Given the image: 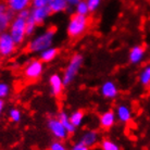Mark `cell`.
Here are the masks:
<instances>
[{"instance_id":"44dd1931","label":"cell","mask_w":150,"mask_h":150,"mask_svg":"<svg viewBox=\"0 0 150 150\" xmlns=\"http://www.w3.org/2000/svg\"><path fill=\"white\" fill-rule=\"evenodd\" d=\"M139 84L144 87H148L150 85V63L146 64L138 75Z\"/></svg>"},{"instance_id":"5bb4252c","label":"cell","mask_w":150,"mask_h":150,"mask_svg":"<svg viewBox=\"0 0 150 150\" xmlns=\"http://www.w3.org/2000/svg\"><path fill=\"white\" fill-rule=\"evenodd\" d=\"M116 115L113 110H107L99 115V125L103 129L112 128L116 123Z\"/></svg>"},{"instance_id":"83f0119b","label":"cell","mask_w":150,"mask_h":150,"mask_svg":"<svg viewBox=\"0 0 150 150\" xmlns=\"http://www.w3.org/2000/svg\"><path fill=\"white\" fill-rule=\"evenodd\" d=\"M49 150H69V148L65 146V144L62 140H53L49 146Z\"/></svg>"},{"instance_id":"2e32d148","label":"cell","mask_w":150,"mask_h":150,"mask_svg":"<svg viewBox=\"0 0 150 150\" xmlns=\"http://www.w3.org/2000/svg\"><path fill=\"white\" fill-rule=\"evenodd\" d=\"M4 1L15 14L28 10L30 7H32V0H4Z\"/></svg>"},{"instance_id":"277c9868","label":"cell","mask_w":150,"mask_h":150,"mask_svg":"<svg viewBox=\"0 0 150 150\" xmlns=\"http://www.w3.org/2000/svg\"><path fill=\"white\" fill-rule=\"evenodd\" d=\"M83 63H84V57L81 53H74L70 58L68 65L65 67L63 74H62V79H63V83L65 86L71 85L74 82L82 69Z\"/></svg>"},{"instance_id":"e0dca14e","label":"cell","mask_w":150,"mask_h":150,"mask_svg":"<svg viewBox=\"0 0 150 150\" xmlns=\"http://www.w3.org/2000/svg\"><path fill=\"white\" fill-rule=\"evenodd\" d=\"M58 56H59V49L52 46V47L47 48L44 51H41L39 53V59L44 63H49V62H52Z\"/></svg>"},{"instance_id":"d6a6232c","label":"cell","mask_w":150,"mask_h":150,"mask_svg":"<svg viewBox=\"0 0 150 150\" xmlns=\"http://www.w3.org/2000/svg\"><path fill=\"white\" fill-rule=\"evenodd\" d=\"M0 62H1V57H0Z\"/></svg>"},{"instance_id":"484cf974","label":"cell","mask_w":150,"mask_h":150,"mask_svg":"<svg viewBox=\"0 0 150 150\" xmlns=\"http://www.w3.org/2000/svg\"><path fill=\"white\" fill-rule=\"evenodd\" d=\"M11 93V86L10 84L4 81H0V99L7 98Z\"/></svg>"},{"instance_id":"30bf717a","label":"cell","mask_w":150,"mask_h":150,"mask_svg":"<svg viewBox=\"0 0 150 150\" xmlns=\"http://www.w3.org/2000/svg\"><path fill=\"white\" fill-rule=\"evenodd\" d=\"M79 142L90 149L100 142V134L96 129H87L79 136Z\"/></svg>"},{"instance_id":"ffe728a7","label":"cell","mask_w":150,"mask_h":150,"mask_svg":"<svg viewBox=\"0 0 150 150\" xmlns=\"http://www.w3.org/2000/svg\"><path fill=\"white\" fill-rule=\"evenodd\" d=\"M70 121L76 128L81 127L85 120V112L83 110H74L70 114Z\"/></svg>"},{"instance_id":"7a4b0ae2","label":"cell","mask_w":150,"mask_h":150,"mask_svg":"<svg viewBox=\"0 0 150 150\" xmlns=\"http://www.w3.org/2000/svg\"><path fill=\"white\" fill-rule=\"evenodd\" d=\"M28 16H30V9L15 14L14 19L11 22L10 27L8 30L9 34L11 35V37L13 38V40L16 42L18 46L22 45L27 37L26 22Z\"/></svg>"},{"instance_id":"5b68a950","label":"cell","mask_w":150,"mask_h":150,"mask_svg":"<svg viewBox=\"0 0 150 150\" xmlns=\"http://www.w3.org/2000/svg\"><path fill=\"white\" fill-rule=\"evenodd\" d=\"M44 70H45L44 62L40 59H32L27 61V63L24 65L22 73L25 79L30 82H35L42 76Z\"/></svg>"},{"instance_id":"4dcf8cb0","label":"cell","mask_w":150,"mask_h":150,"mask_svg":"<svg viewBox=\"0 0 150 150\" xmlns=\"http://www.w3.org/2000/svg\"><path fill=\"white\" fill-rule=\"evenodd\" d=\"M81 1H82V0H65V2L68 4L69 9H74Z\"/></svg>"},{"instance_id":"9a60e30c","label":"cell","mask_w":150,"mask_h":150,"mask_svg":"<svg viewBox=\"0 0 150 150\" xmlns=\"http://www.w3.org/2000/svg\"><path fill=\"white\" fill-rule=\"evenodd\" d=\"M145 56H146V50L143 46L140 45H135L133 46L128 52V61L131 62L132 64H139L142 63L145 59Z\"/></svg>"},{"instance_id":"f546056e","label":"cell","mask_w":150,"mask_h":150,"mask_svg":"<svg viewBox=\"0 0 150 150\" xmlns=\"http://www.w3.org/2000/svg\"><path fill=\"white\" fill-rule=\"evenodd\" d=\"M69 150H89V148L86 146H84L83 144H81L79 142H76L75 144H73L71 146V148Z\"/></svg>"},{"instance_id":"52a82bcc","label":"cell","mask_w":150,"mask_h":150,"mask_svg":"<svg viewBox=\"0 0 150 150\" xmlns=\"http://www.w3.org/2000/svg\"><path fill=\"white\" fill-rule=\"evenodd\" d=\"M47 127L57 140H65L70 135L58 117H49L47 120Z\"/></svg>"},{"instance_id":"f1b7e54d","label":"cell","mask_w":150,"mask_h":150,"mask_svg":"<svg viewBox=\"0 0 150 150\" xmlns=\"http://www.w3.org/2000/svg\"><path fill=\"white\" fill-rule=\"evenodd\" d=\"M50 0H32V8L48 7Z\"/></svg>"},{"instance_id":"d4e9b609","label":"cell","mask_w":150,"mask_h":150,"mask_svg":"<svg viewBox=\"0 0 150 150\" xmlns=\"http://www.w3.org/2000/svg\"><path fill=\"white\" fill-rule=\"evenodd\" d=\"M37 27H38L37 23L35 22L34 20L32 19L30 16H28L27 22H26V35H27V37H32V36H34V34L36 33Z\"/></svg>"},{"instance_id":"ac0fdd59","label":"cell","mask_w":150,"mask_h":150,"mask_svg":"<svg viewBox=\"0 0 150 150\" xmlns=\"http://www.w3.org/2000/svg\"><path fill=\"white\" fill-rule=\"evenodd\" d=\"M48 8L52 14L63 13L67 10H69V7L65 2V0H50L48 4Z\"/></svg>"},{"instance_id":"1f68e13d","label":"cell","mask_w":150,"mask_h":150,"mask_svg":"<svg viewBox=\"0 0 150 150\" xmlns=\"http://www.w3.org/2000/svg\"><path fill=\"white\" fill-rule=\"evenodd\" d=\"M4 108H6V102H4V99H0V117H1L2 113H4Z\"/></svg>"},{"instance_id":"8fae6325","label":"cell","mask_w":150,"mask_h":150,"mask_svg":"<svg viewBox=\"0 0 150 150\" xmlns=\"http://www.w3.org/2000/svg\"><path fill=\"white\" fill-rule=\"evenodd\" d=\"M49 86H50V94L53 97H60L64 89V83L62 76L57 73H53L49 76Z\"/></svg>"},{"instance_id":"4316f807","label":"cell","mask_w":150,"mask_h":150,"mask_svg":"<svg viewBox=\"0 0 150 150\" xmlns=\"http://www.w3.org/2000/svg\"><path fill=\"white\" fill-rule=\"evenodd\" d=\"M85 1H86L88 7H89L90 13L97 11L98 9L101 7L102 2H103V0H85Z\"/></svg>"},{"instance_id":"6da1fadb","label":"cell","mask_w":150,"mask_h":150,"mask_svg":"<svg viewBox=\"0 0 150 150\" xmlns=\"http://www.w3.org/2000/svg\"><path fill=\"white\" fill-rule=\"evenodd\" d=\"M56 28L48 27L39 34L34 35V37L30 38V40L27 44V50L30 53L39 54L45 49L52 47L54 39H56Z\"/></svg>"},{"instance_id":"9c48e42d","label":"cell","mask_w":150,"mask_h":150,"mask_svg":"<svg viewBox=\"0 0 150 150\" xmlns=\"http://www.w3.org/2000/svg\"><path fill=\"white\" fill-rule=\"evenodd\" d=\"M52 14L49 10L48 7H40V8H32L30 9V16L37 23V25H42L47 22V20Z\"/></svg>"},{"instance_id":"7402d4cb","label":"cell","mask_w":150,"mask_h":150,"mask_svg":"<svg viewBox=\"0 0 150 150\" xmlns=\"http://www.w3.org/2000/svg\"><path fill=\"white\" fill-rule=\"evenodd\" d=\"M8 116H9V120L11 121L12 123H20L22 121L23 113L19 108H11L8 112Z\"/></svg>"},{"instance_id":"d6986e66","label":"cell","mask_w":150,"mask_h":150,"mask_svg":"<svg viewBox=\"0 0 150 150\" xmlns=\"http://www.w3.org/2000/svg\"><path fill=\"white\" fill-rule=\"evenodd\" d=\"M57 117L59 119V121H60L61 123L63 124V126L69 132V134H74L75 132H76V127L72 124L71 121H70V115H69V113L67 111H64V110L60 111V112L58 113Z\"/></svg>"},{"instance_id":"ba28073f","label":"cell","mask_w":150,"mask_h":150,"mask_svg":"<svg viewBox=\"0 0 150 150\" xmlns=\"http://www.w3.org/2000/svg\"><path fill=\"white\" fill-rule=\"evenodd\" d=\"M15 13L8 7L4 0H0V34L8 32Z\"/></svg>"},{"instance_id":"4fadbf2b","label":"cell","mask_w":150,"mask_h":150,"mask_svg":"<svg viewBox=\"0 0 150 150\" xmlns=\"http://www.w3.org/2000/svg\"><path fill=\"white\" fill-rule=\"evenodd\" d=\"M114 112L116 115V120L122 124H128L133 119V111H132L131 107L126 103L117 105Z\"/></svg>"},{"instance_id":"7c38bea8","label":"cell","mask_w":150,"mask_h":150,"mask_svg":"<svg viewBox=\"0 0 150 150\" xmlns=\"http://www.w3.org/2000/svg\"><path fill=\"white\" fill-rule=\"evenodd\" d=\"M100 95L105 99L113 100L119 96V87L113 81H105L100 86Z\"/></svg>"},{"instance_id":"cb8c5ba5","label":"cell","mask_w":150,"mask_h":150,"mask_svg":"<svg viewBox=\"0 0 150 150\" xmlns=\"http://www.w3.org/2000/svg\"><path fill=\"white\" fill-rule=\"evenodd\" d=\"M74 13L79 14V15H87V16L89 15V13H90L89 7H88V4H87V2L85 0H82V1L74 8Z\"/></svg>"},{"instance_id":"3957f363","label":"cell","mask_w":150,"mask_h":150,"mask_svg":"<svg viewBox=\"0 0 150 150\" xmlns=\"http://www.w3.org/2000/svg\"><path fill=\"white\" fill-rule=\"evenodd\" d=\"M90 21L87 15H71L67 25V33L71 38H79L86 33L89 27Z\"/></svg>"},{"instance_id":"8992f818","label":"cell","mask_w":150,"mask_h":150,"mask_svg":"<svg viewBox=\"0 0 150 150\" xmlns=\"http://www.w3.org/2000/svg\"><path fill=\"white\" fill-rule=\"evenodd\" d=\"M18 49L16 42L13 40L9 32H4L0 34V57L1 58H10L15 53Z\"/></svg>"},{"instance_id":"603a6c76","label":"cell","mask_w":150,"mask_h":150,"mask_svg":"<svg viewBox=\"0 0 150 150\" xmlns=\"http://www.w3.org/2000/svg\"><path fill=\"white\" fill-rule=\"evenodd\" d=\"M100 147H101V150H121L120 146L114 140L109 138L102 139L100 142Z\"/></svg>"}]
</instances>
